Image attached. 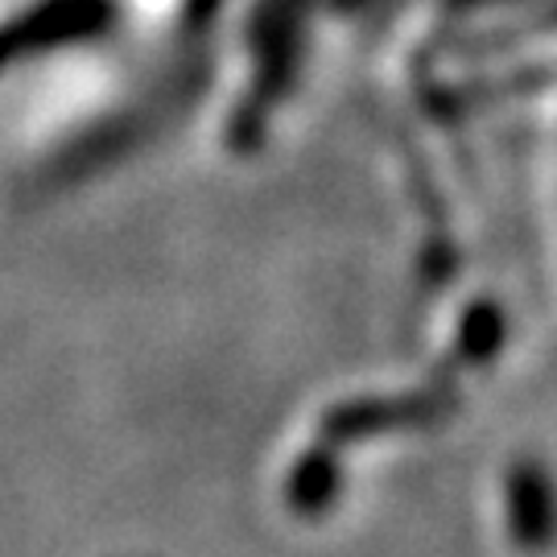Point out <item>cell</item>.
Returning a JSON list of instances; mask_svg holds the SVG:
<instances>
[{
  "instance_id": "6da1fadb",
  "label": "cell",
  "mask_w": 557,
  "mask_h": 557,
  "mask_svg": "<svg viewBox=\"0 0 557 557\" xmlns=\"http://www.w3.org/2000/svg\"><path fill=\"white\" fill-rule=\"evenodd\" d=\"M545 492H541V483L533 475H524V487L517 483V512H524V533L520 537H529V541H541V529H545Z\"/></svg>"
}]
</instances>
